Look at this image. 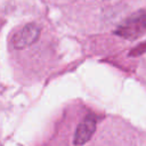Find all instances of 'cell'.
I'll list each match as a JSON object with an SVG mask.
<instances>
[{"label": "cell", "instance_id": "1", "mask_svg": "<svg viewBox=\"0 0 146 146\" xmlns=\"http://www.w3.org/2000/svg\"><path fill=\"white\" fill-rule=\"evenodd\" d=\"M146 31V10H138L125 18L115 30V34L123 39H136Z\"/></svg>", "mask_w": 146, "mask_h": 146}, {"label": "cell", "instance_id": "2", "mask_svg": "<svg viewBox=\"0 0 146 146\" xmlns=\"http://www.w3.org/2000/svg\"><path fill=\"white\" fill-rule=\"evenodd\" d=\"M40 35V27L36 24L30 23L23 26L18 32H16L13 36V46L16 49H23L31 44H33Z\"/></svg>", "mask_w": 146, "mask_h": 146}, {"label": "cell", "instance_id": "3", "mask_svg": "<svg viewBox=\"0 0 146 146\" xmlns=\"http://www.w3.org/2000/svg\"><path fill=\"white\" fill-rule=\"evenodd\" d=\"M96 130V119L92 115H88L76 128L74 135V144L80 146L86 144Z\"/></svg>", "mask_w": 146, "mask_h": 146}, {"label": "cell", "instance_id": "4", "mask_svg": "<svg viewBox=\"0 0 146 146\" xmlns=\"http://www.w3.org/2000/svg\"><path fill=\"white\" fill-rule=\"evenodd\" d=\"M145 51H146V42L140 43L138 47L133 48L130 55H132V56H137V55H141V54H144Z\"/></svg>", "mask_w": 146, "mask_h": 146}]
</instances>
